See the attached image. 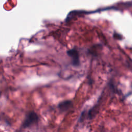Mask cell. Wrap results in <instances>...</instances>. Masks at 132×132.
Masks as SVG:
<instances>
[{"label": "cell", "instance_id": "7a4b0ae2", "mask_svg": "<svg viewBox=\"0 0 132 132\" xmlns=\"http://www.w3.org/2000/svg\"><path fill=\"white\" fill-rule=\"evenodd\" d=\"M67 55L72 59V64L74 67H78L80 64L79 53L75 48L67 51Z\"/></svg>", "mask_w": 132, "mask_h": 132}, {"label": "cell", "instance_id": "6da1fadb", "mask_svg": "<svg viewBox=\"0 0 132 132\" xmlns=\"http://www.w3.org/2000/svg\"><path fill=\"white\" fill-rule=\"evenodd\" d=\"M39 120V117L35 111H30L26 116L24 122L23 123V127L24 128L28 127L37 123Z\"/></svg>", "mask_w": 132, "mask_h": 132}, {"label": "cell", "instance_id": "3957f363", "mask_svg": "<svg viewBox=\"0 0 132 132\" xmlns=\"http://www.w3.org/2000/svg\"><path fill=\"white\" fill-rule=\"evenodd\" d=\"M72 106V102L70 100H65L59 103L58 108L60 111L64 112L69 110Z\"/></svg>", "mask_w": 132, "mask_h": 132}]
</instances>
